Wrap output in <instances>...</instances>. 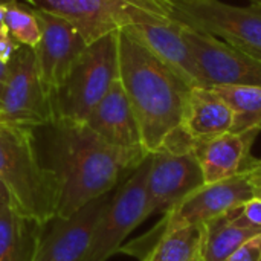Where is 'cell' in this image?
I'll return each mask as SVG.
<instances>
[{
	"label": "cell",
	"instance_id": "1",
	"mask_svg": "<svg viewBox=\"0 0 261 261\" xmlns=\"http://www.w3.org/2000/svg\"><path fill=\"white\" fill-rule=\"evenodd\" d=\"M119 80L147 153L162 148L182 128L190 86L127 28L118 34Z\"/></svg>",
	"mask_w": 261,
	"mask_h": 261
},
{
	"label": "cell",
	"instance_id": "2",
	"mask_svg": "<svg viewBox=\"0 0 261 261\" xmlns=\"http://www.w3.org/2000/svg\"><path fill=\"white\" fill-rule=\"evenodd\" d=\"M52 170L60 180L57 217H69L86 203L113 191L124 174L133 173L150 153L118 148L84 124H57Z\"/></svg>",
	"mask_w": 261,
	"mask_h": 261
},
{
	"label": "cell",
	"instance_id": "3",
	"mask_svg": "<svg viewBox=\"0 0 261 261\" xmlns=\"http://www.w3.org/2000/svg\"><path fill=\"white\" fill-rule=\"evenodd\" d=\"M0 180L12 206L26 219L46 226L57 217L60 180L52 168L41 165L32 128L0 124Z\"/></svg>",
	"mask_w": 261,
	"mask_h": 261
},
{
	"label": "cell",
	"instance_id": "4",
	"mask_svg": "<svg viewBox=\"0 0 261 261\" xmlns=\"http://www.w3.org/2000/svg\"><path fill=\"white\" fill-rule=\"evenodd\" d=\"M118 34H107L81 52L52 99L54 125L84 124L119 76Z\"/></svg>",
	"mask_w": 261,
	"mask_h": 261
},
{
	"label": "cell",
	"instance_id": "5",
	"mask_svg": "<svg viewBox=\"0 0 261 261\" xmlns=\"http://www.w3.org/2000/svg\"><path fill=\"white\" fill-rule=\"evenodd\" d=\"M32 8L67 20L92 41L138 24L162 23L173 18V0H26Z\"/></svg>",
	"mask_w": 261,
	"mask_h": 261
},
{
	"label": "cell",
	"instance_id": "6",
	"mask_svg": "<svg viewBox=\"0 0 261 261\" xmlns=\"http://www.w3.org/2000/svg\"><path fill=\"white\" fill-rule=\"evenodd\" d=\"M254 196L255 185L251 173L217 184H205L179 202L173 210L165 213L162 220L148 234L132 245L121 248L119 252H127L141 258L150 246L165 234L188 226L205 225L226 214L237 205L252 199Z\"/></svg>",
	"mask_w": 261,
	"mask_h": 261
},
{
	"label": "cell",
	"instance_id": "7",
	"mask_svg": "<svg viewBox=\"0 0 261 261\" xmlns=\"http://www.w3.org/2000/svg\"><path fill=\"white\" fill-rule=\"evenodd\" d=\"M148 159L147 217L168 213L205 185L191 141L182 130Z\"/></svg>",
	"mask_w": 261,
	"mask_h": 261
},
{
	"label": "cell",
	"instance_id": "8",
	"mask_svg": "<svg viewBox=\"0 0 261 261\" xmlns=\"http://www.w3.org/2000/svg\"><path fill=\"white\" fill-rule=\"evenodd\" d=\"M173 18L261 60V6L220 0H173Z\"/></svg>",
	"mask_w": 261,
	"mask_h": 261
},
{
	"label": "cell",
	"instance_id": "9",
	"mask_svg": "<svg viewBox=\"0 0 261 261\" xmlns=\"http://www.w3.org/2000/svg\"><path fill=\"white\" fill-rule=\"evenodd\" d=\"M150 156V154H148ZM147 159L121 184L104 206L93 229L90 246L81 261H107L119 252L124 240L147 217Z\"/></svg>",
	"mask_w": 261,
	"mask_h": 261
},
{
	"label": "cell",
	"instance_id": "10",
	"mask_svg": "<svg viewBox=\"0 0 261 261\" xmlns=\"http://www.w3.org/2000/svg\"><path fill=\"white\" fill-rule=\"evenodd\" d=\"M0 124L44 127L55 124L52 99L38 76L35 52L20 46L6 64V78L0 93Z\"/></svg>",
	"mask_w": 261,
	"mask_h": 261
},
{
	"label": "cell",
	"instance_id": "11",
	"mask_svg": "<svg viewBox=\"0 0 261 261\" xmlns=\"http://www.w3.org/2000/svg\"><path fill=\"white\" fill-rule=\"evenodd\" d=\"M185 41L194 57L200 87L260 86L261 60L199 31L182 24Z\"/></svg>",
	"mask_w": 261,
	"mask_h": 261
},
{
	"label": "cell",
	"instance_id": "12",
	"mask_svg": "<svg viewBox=\"0 0 261 261\" xmlns=\"http://www.w3.org/2000/svg\"><path fill=\"white\" fill-rule=\"evenodd\" d=\"M35 12L41 26V38L34 49L37 70L43 89L54 99L87 43L67 20L41 9Z\"/></svg>",
	"mask_w": 261,
	"mask_h": 261
},
{
	"label": "cell",
	"instance_id": "13",
	"mask_svg": "<svg viewBox=\"0 0 261 261\" xmlns=\"http://www.w3.org/2000/svg\"><path fill=\"white\" fill-rule=\"evenodd\" d=\"M112 194L95 199L69 217H54L44 236H38L31 261H81L93 236L95 225Z\"/></svg>",
	"mask_w": 261,
	"mask_h": 261
},
{
	"label": "cell",
	"instance_id": "14",
	"mask_svg": "<svg viewBox=\"0 0 261 261\" xmlns=\"http://www.w3.org/2000/svg\"><path fill=\"white\" fill-rule=\"evenodd\" d=\"M260 132H228L208 141L191 142L205 184L223 182L257 170L261 159L252 154V145Z\"/></svg>",
	"mask_w": 261,
	"mask_h": 261
},
{
	"label": "cell",
	"instance_id": "15",
	"mask_svg": "<svg viewBox=\"0 0 261 261\" xmlns=\"http://www.w3.org/2000/svg\"><path fill=\"white\" fill-rule=\"evenodd\" d=\"M84 125L113 147L125 150L144 148L135 113L119 76L90 112Z\"/></svg>",
	"mask_w": 261,
	"mask_h": 261
},
{
	"label": "cell",
	"instance_id": "16",
	"mask_svg": "<svg viewBox=\"0 0 261 261\" xmlns=\"http://www.w3.org/2000/svg\"><path fill=\"white\" fill-rule=\"evenodd\" d=\"M127 29L170 66L190 87H200L197 66L185 41L180 21L171 18L162 23L128 26Z\"/></svg>",
	"mask_w": 261,
	"mask_h": 261
},
{
	"label": "cell",
	"instance_id": "17",
	"mask_svg": "<svg viewBox=\"0 0 261 261\" xmlns=\"http://www.w3.org/2000/svg\"><path fill=\"white\" fill-rule=\"evenodd\" d=\"M232 110L213 89H190L180 130L191 142L208 141L228 133L232 130Z\"/></svg>",
	"mask_w": 261,
	"mask_h": 261
},
{
	"label": "cell",
	"instance_id": "18",
	"mask_svg": "<svg viewBox=\"0 0 261 261\" xmlns=\"http://www.w3.org/2000/svg\"><path fill=\"white\" fill-rule=\"evenodd\" d=\"M43 226L21 216L9 200H0V261H31Z\"/></svg>",
	"mask_w": 261,
	"mask_h": 261
},
{
	"label": "cell",
	"instance_id": "19",
	"mask_svg": "<svg viewBox=\"0 0 261 261\" xmlns=\"http://www.w3.org/2000/svg\"><path fill=\"white\" fill-rule=\"evenodd\" d=\"M205 228L188 226L156 240L141 261H200Z\"/></svg>",
	"mask_w": 261,
	"mask_h": 261
},
{
	"label": "cell",
	"instance_id": "20",
	"mask_svg": "<svg viewBox=\"0 0 261 261\" xmlns=\"http://www.w3.org/2000/svg\"><path fill=\"white\" fill-rule=\"evenodd\" d=\"M203 228L205 236L200 261H226L245 242L260 234L258 231L231 223L225 214L205 223Z\"/></svg>",
	"mask_w": 261,
	"mask_h": 261
},
{
	"label": "cell",
	"instance_id": "21",
	"mask_svg": "<svg viewBox=\"0 0 261 261\" xmlns=\"http://www.w3.org/2000/svg\"><path fill=\"white\" fill-rule=\"evenodd\" d=\"M232 110L236 133L254 128L261 130V87L260 86H217L211 87Z\"/></svg>",
	"mask_w": 261,
	"mask_h": 261
},
{
	"label": "cell",
	"instance_id": "22",
	"mask_svg": "<svg viewBox=\"0 0 261 261\" xmlns=\"http://www.w3.org/2000/svg\"><path fill=\"white\" fill-rule=\"evenodd\" d=\"M5 24L8 34L20 44L35 49L41 38V26L35 8L24 6L18 2L5 6Z\"/></svg>",
	"mask_w": 261,
	"mask_h": 261
},
{
	"label": "cell",
	"instance_id": "23",
	"mask_svg": "<svg viewBox=\"0 0 261 261\" xmlns=\"http://www.w3.org/2000/svg\"><path fill=\"white\" fill-rule=\"evenodd\" d=\"M225 216L231 223L240 228L254 229V231L261 232V197L254 196L252 199L228 211Z\"/></svg>",
	"mask_w": 261,
	"mask_h": 261
},
{
	"label": "cell",
	"instance_id": "24",
	"mask_svg": "<svg viewBox=\"0 0 261 261\" xmlns=\"http://www.w3.org/2000/svg\"><path fill=\"white\" fill-rule=\"evenodd\" d=\"M226 261H261V232L245 242Z\"/></svg>",
	"mask_w": 261,
	"mask_h": 261
},
{
	"label": "cell",
	"instance_id": "25",
	"mask_svg": "<svg viewBox=\"0 0 261 261\" xmlns=\"http://www.w3.org/2000/svg\"><path fill=\"white\" fill-rule=\"evenodd\" d=\"M18 47L20 44L11 35L0 37V63L8 64L11 58L14 57V54L18 50Z\"/></svg>",
	"mask_w": 261,
	"mask_h": 261
},
{
	"label": "cell",
	"instance_id": "26",
	"mask_svg": "<svg viewBox=\"0 0 261 261\" xmlns=\"http://www.w3.org/2000/svg\"><path fill=\"white\" fill-rule=\"evenodd\" d=\"M251 174H252V180H254V185H255V196L261 197V173L254 170Z\"/></svg>",
	"mask_w": 261,
	"mask_h": 261
},
{
	"label": "cell",
	"instance_id": "27",
	"mask_svg": "<svg viewBox=\"0 0 261 261\" xmlns=\"http://www.w3.org/2000/svg\"><path fill=\"white\" fill-rule=\"evenodd\" d=\"M6 35H9V34H8L6 24H5V6L0 5V37H6Z\"/></svg>",
	"mask_w": 261,
	"mask_h": 261
},
{
	"label": "cell",
	"instance_id": "28",
	"mask_svg": "<svg viewBox=\"0 0 261 261\" xmlns=\"http://www.w3.org/2000/svg\"><path fill=\"white\" fill-rule=\"evenodd\" d=\"M0 200H9L11 202V196H9V193H8V190L2 180H0Z\"/></svg>",
	"mask_w": 261,
	"mask_h": 261
},
{
	"label": "cell",
	"instance_id": "29",
	"mask_svg": "<svg viewBox=\"0 0 261 261\" xmlns=\"http://www.w3.org/2000/svg\"><path fill=\"white\" fill-rule=\"evenodd\" d=\"M5 78H6V64L0 63V93H2L3 84H5Z\"/></svg>",
	"mask_w": 261,
	"mask_h": 261
},
{
	"label": "cell",
	"instance_id": "30",
	"mask_svg": "<svg viewBox=\"0 0 261 261\" xmlns=\"http://www.w3.org/2000/svg\"><path fill=\"white\" fill-rule=\"evenodd\" d=\"M17 0H0V5L6 6V5H11V3H15Z\"/></svg>",
	"mask_w": 261,
	"mask_h": 261
},
{
	"label": "cell",
	"instance_id": "31",
	"mask_svg": "<svg viewBox=\"0 0 261 261\" xmlns=\"http://www.w3.org/2000/svg\"><path fill=\"white\" fill-rule=\"evenodd\" d=\"M252 5H257V6H261V0H249Z\"/></svg>",
	"mask_w": 261,
	"mask_h": 261
},
{
	"label": "cell",
	"instance_id": "32",
	"mask_svg": "<svg viewBox=\"0 0 261 261\" xmlns=\"http://www.w3.org/2000/svg\"><path fill=\"white\" fill-rule=\"evenodd\" d=\"M257 171H258V173H261V165L258 167V168H257Z\"/></svg>",
	"mask_w": 261,
	"mask_h": 261
}]
</instances>
